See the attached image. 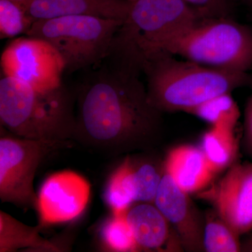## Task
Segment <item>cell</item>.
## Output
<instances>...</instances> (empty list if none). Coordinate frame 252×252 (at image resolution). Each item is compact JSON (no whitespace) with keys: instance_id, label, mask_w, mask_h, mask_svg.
I'll return each instance as SVG.
<instances>
[{"instance_id":"cell-15","label":"cell","mask_w":252,"mask_h":252,"mask_svg":"<svg viewBox=\"0 0 252 252\" xmlns=\"http://www.w3.org/2000/svg\"><path fill=\"white\" fill-rule=\"evenodd\" d=\"M165 171L189 194L201 191L217 175L210 168L201 147L190 144L170 149L165 157Z\"/></svg>"},{"instance_id":"cell-13","label":"cell","mask_w":252,"mask_h":252,"mask_svg":"<svg viewBox=\"0 0 252 252\" xmlns=\"http://www.w3.org/2000/svg\"><path fill=\"white\" fill-rule=\"evenodd\" d=\"M126 217L141 251H184L175 230L154 203H134Z\"/></svg>"},{"instance_id":"cell-14","label":"cell","mask_w":252,"mask_h":252,"mask_svg":"<svg viewBox=\"0 0 252 252\" xmlns=\"http://www.w3.org/2000/svg\"><path fill=\"white\" fill-rule=\"evenodd\" d=\"M130 4L127 0H33L23 6L34 23L42 20L76 15L125 21Z\"/></svg>"},{"instance_id":"cell-23","label":"cell","mask_w":252,"mask_h":252,"mask_svg":"<svg viewBox=\"0 0 252 252\" xmlns=\"http://www.w3.org/2000/svg\"><path fill=\"white\" fill-rule=\"evenodd\" d=\"M242 147L247 157L252 160V94L247 101L244 112Z\"/></svg>"},{"instance_id":"cell-27","label":"cell","mask_w":252,"mask_h":252,"mask_svg":"<svg viewBox=\"0 0 252 252\" xmlns=\"http://www.w3.org/2000/svg\"><path fill=\"white\" fill-rule=\"evenodd\" d=\"M127 1H128L129 2H134V1H135L136 0H127Z\"/></svg>"},{"instance_id":"cell-20","label":"cell","mask_w":252,"mask_h":252,"mask_svg":"<svg viewBox=\"0 0 252 252\" xmlns=\"http://www.w3.org/2000/svg\"><path fill=\"white\" fill-rule=\"evenodd\" d=\"M126 214L114 215L104 222L101 228L102 243L109 250L117 252H141Z\"/></svg>"},{"instance_id":"cell-12","label":"cell","mask_w":252,"mask_h":252,"mask_svg":"<svg viewBox=\"0 0 252 252\" xmlns=\"http://www.w3.org/2000/svg\"><path fill=\"white\" fill-rule=\"evenodd\" d=\"M154 205L168 220L184 251L204 252L205 213L166 171L159 186Z\"/></svg>"},{"instance_id":"cell-5","label":"cell","mask_w":252,"mask_h":252,"mask_svg":"<svg viewBox=\"0 0 252 252\" xmlns=\"http://www.w3.org/2000/svg\"><path fill=\"white\" fill-rule=\"evenodd\" d=\"M123 20L88 16H62L33 23L26 35L47 41L59 53L64 72L87 69L110 53Z\"/></svg>"},{"instance_id":"cell-11","label":"cell","mask_w":252,"mask_h":252,"mask_svg":"<svg viewBox=\"0 0 252 252\" xmlns=\"http://www.w3.org/2000/svg\"><path fill=\"white\" fill-rule=\"evenodd\" d=\"M91 190L90 183L77 172L63 170L49 176L37 194L39 225L66 223L80 216L89 203Z\"/></svg>"},{"instance_id":"cell-2","label":"cell","mask_w":252,"mask_h":252,"mask_svg":"<svg viewBox=\"0 0 252 252\" xmlns=\"http://www.w3.org/2000/svg\"><path fill=\"white\" fill-rule=\"evenodd\" d=\"M149 102L162 113H187L220 94L252 86L249 72L224 70L180 61L159 53L141 63Z\"/></svg>"},{"instance_id":"cell-10","label":"cell","mask_w":252,"mask_h":252,"mask_svg":"<svg viewBox=\"0 0 252 252\" xmlns=\"http://www.w3.org/2000/svg\"><path fill=\"white\" fill-rule=\"evenodd\" d=\"M197 195L239 235L252 231V161L237 162Z\"/></svg>"},{"instance_id":"cell-26","label":"cell","mask_w":252,"mask_h":252,"mask_svg":"<svg viewBox=\"0 0 252 252\" xmlns=\"http://www.w3.org/2000/svg\"><path fill=\"white\" fill-rule=\"evenodd\" d=\"M242 1H244L245 4L248 5L250 8L252 9V0H241Z\"/></svg>"},{"instance_id":"cell-16","label":"cell","mask_w":252,"mask_h":252,"mask_svg":"<svg viewBox=\"0 0 252 252\" xmlns=\"http://www.w3.org/2000/svg\"><path fill=\"white\" fill-rule=\"evenodd\" d=\"M41 227L31 226L14 217L0 211V252L29 251L59 252L61 249L56 244L46 240L39 234Z\"/></svg>"},{"instance_id":"cell-7","label":"cell","mask_w":252,"mask_h":252,"mask_svg":"<svg viewBox=\"0 0 252 252\" xmlns=\"http://www.w3.org/2000/svg\"><path fill=\"white\" fill-rule=\"evenodd\" d=\"M11 134V133H10ZM73 142L32 140L12 135L0 138V200L22 209H36L34 179L50 156Z\"/></svg>"},{"instance_id":"cell-18","label":"cell","mask_w":252,"mask_h":252,"mask_svg":"<svg viewBox=\"0 0 252 252\" xmlns=\"http://www.w3.org/2000/svg\"><path fill=\"white\" fill-rule=\"evenodd\" d=\"M241 235L217 213L213 208L205 213L204 252H242Z\"/></svg>"},{"instance_id":"cell-3","label":"cell","mask_w":252,"mask_h":252,"mask_svg":"<svg viewBox=\"0 0 252 252\" xmlns=\"http://www.w3.org/2000/svg\"><path fill=\"white\" fill-rule=\"evenodd\" d=\"M75 107L76 96L63 84L38 91L8 76L0 80L1 127L18 137L73 142Z\"/></svg>"},{"instance_id":"cell-4","label":"cell","mask_w":252,"mask_h":252,"mask_svg":"<svg viewBox=\"0 0 252 252\" xmlns=\"http://www.w3.org/2000/svg\"><path fill=\"white\" fill-rule=\"evenodd\" d=\"M162 52L206 67L249 72L252 30L232 18L199 19L162 41L156 54Z\"/></svg>"},{"instance_id":"cell-9","label":"cell","mask_w":252,"mask_h":252,"mask_svg":"<svg viewBox=\"0 0 252 252\" xmlns=\"http://www.w3.org/2000/svg\"><path fill=\"white\" fill-rule=\"evenodd\" d=\"M4 75L22 81L38 91L56 89L64 72L62 57L47 41L27 36L6 46L1 55Z\"/></svg>"},{"instance_id":"cell-24","label":"cell","mask_w":252,"mask_h":252,"mask_svg":"<svg viewBox=\"0 0 252 252\" xmlns=\"http://www.w3.org/2000/svg\"><path fill=\"white\" fill-rule=\"evenodd\" d=\"M242 240V252H252V231Z\"/></svg>"},{"instance_id":"cell-25","label":"cell","mask_w":252,"mask_h":252,"mask_svg":"<svg viewBox=\"0 0 252 252\" xmlns=\"http://www.w3.org/2000/svg\"><path fill=\"white\" fill-rule=\"evenodd\" d=\"M12 1H16V2L20 3L24 6V5L28 4V3L31 2L33 0H12Z\"/></svg>"},{"instance_id":"cell-19","label":"cell","mask_w":252,"mask_h":252,"mask_svg":"<svg viewBox=\"0 0 252 252\" xmlns=\"http://www.w3.org/2000/svg\"><path fill=\"white\" fill-rule=\"evenodd\" d=\"M187 113L211 126L223 125L233 128L236 127L240 117V109L230 93L212 97Z\"/></svg>"},{"instance_id":"cell-1","label":"cell","mask_w":252,"mask_h":252,"mask_svg":"<svg viewBox=\"0 0 252 252\" xmlns=\"http://www.w3.org/2000/svg\"><path fill=\"white\" fill-rule=\"evenodd\" d=\"M88 71L76 94L73 142L108 157L157 149L163 113L149 102L140 64L113 44Z\"/></svg>"},{"instance_id":"cell-6","label":"cell","mask_w":252,"mask_h":252,"mask_svg":"<svg viewBox=\"0 0 252 252\" xmlns=\"http://www.w3.org/2000/svg\"><path fill=\"white\" fill-rule=\"evenodd\" d=\"M198 20L185 0H136L114 41L141 64L169 36Z\"/></svg>"},{"instance_id":"cell-22","label":"cell","mask_w":252,"mask_h":252,"mask_svg":"<svg viewBox=\"0 0 252 252\" xmlns=\"http://www.w3.org/2000/svg\"><path fill=\"white\" fill-rule=\"evenodd\" d=\"M199 19L231 18L233 9L241 0H185Z\"/></svg>"},{"instance_id":"cell-8","label":"cell","mask_w":252,"mask_h":252,"mask_svg":"<svg viewBox=\"0 0 252 252\" xmlns=\"http://www.w3.org/2000/svg\"><path fill=\"white\" fill-rule=\"evenodd\" d=\"M165 172V158L156 149L126 155L104 189V200L112 215L126 213L134 203H154Z\"/></svg>"},{"instance_id":"cell-21","label":"cell","mask_w":252,"mask_h":252,"mask_svg":"<svg viewBox=\"0 0 252 252\" xmlns=\"http://www.w3.org/2000/svg\"><path fill=\"white\" fill-rule=\"evenodd\" d=\"M32 24L22 4L12 0H0L1 39L26 34Z\"/></svg>"},{"instance_id":"cell-17","label":"cell","mask_w":252,"mask_h":252,"mask_svg":"<svg viewBox=\"0 0 252 252\" xmlns=\"http://www.w3.org/2000/svg\"><path fill=\"white\" fill-rule=\"evenodd\" d=\"M235 129L223 125L211 126L202 137L200 147L217 175L239 161L240 143Z\"/></svg>"}]
</instances>
